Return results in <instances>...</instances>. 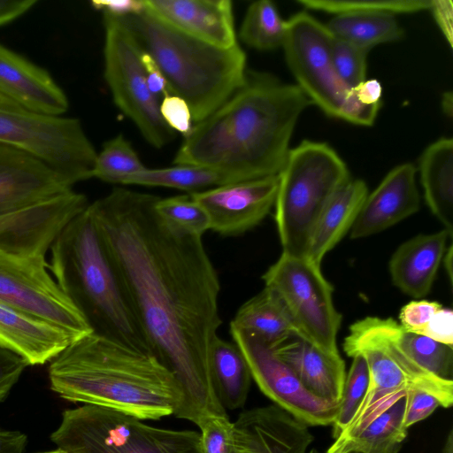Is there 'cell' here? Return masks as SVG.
I'll use <instances>...</instances> for the list:
<instances>
[{"instance_id": "obj_14", "label": "cell", "mask_w": 453, "mask_h": 453, "mask_svg": "<svg viewBox=\"0 0 453 453\" xmlns=\"http://www.w3.org/2000/svg\"><path fill=\"white\" fill-rule=\"evenodd\" d=\"M230 334L247 361L252 379L275 405L308 426L333 424L340 403L311 394L274 350L256 336L234 328H230Z\"/></svg>"}, {"instance_id": "obj_40", "label": "cell", "mask_w": 453, "mask_h": 453, "mask_svg": "<svg viewBox=\"0 0 453 453\" xmlns=\"http://www.w3.org/2000/svg\"><path fill=\"white\" fill-rule=\"evenodd\" d=\"M160 114L175 133L188 135L193 127L189 106L185 100L175 95H168L160 101Z\"/></svg>"}, {"instance_id": "obj_55", "label": "cell", "mask_w": 453, "mask_h": 453, "mask_svg": "<svg viewBox=\"0 0 453 453\" xmlns=\"http://www.w3.org/2000/svg\"><path fill=\"white\" fill-rule=\"evenodd\" d=\"M308 453H320V452L316 449H311V450L308 451ZM349 453H358V452H349Z\"/></svg>"}, {"instance_id": "obj_9", "label": "cell", "mask_w": 453, "mask_h": 453, "mask_svg": "<svg viewBox=\"0 0 453 453\" xmlns=\"http://www.w3.org/2000/svg\"><path fill=\"white\" fill-rule=\"evenodd\" d=\"M287 25L282 48L296 85L326 115L372 126L380 108L358 104L339 79L330 54L332 35L326 25L307 12L295 14Z\"/></svg>"}, {"instance_id": "obj_36", "label": "cell", "mask_w": 453, "mask_h": 453, "mask_svg": "<svg viewBox=\"0 0 453 453\" xmlns=\"http://www.w3.org/2000/svg\"><path fill=\"white\" fill-rule=\"evenodd\" d=\"M155 209L164 220L188 234L203 237L210 230L205 210L189 193L167 198L158 197Z\"/></svg>"}, {"instance_id": "obj_12", "label": "cell", "mask_w": 453, "mask_h": 453, "mask_svg": "<svg viewBox=\"0 0 453 453\" xmlns=\"http://www.w3.org/2000/svg\"><path fill=\"white\" fill-rule=\"evenodd\" d=\"M104 79L118 108L137 127L144 139L161 149L175 136L160 114V100L150 91L141 50L126 27L103 15Z\"/></svg>"}, {"instance_id": "obj_3", "label": "cell", "mask_w": 453, "mask_h": 453, "mask_svg": "<svg viewBox=\"0 0 453 453\" xmlns=\"http://www.w3.org/2000/svg\"><path fill=\"white\" fill-rule=\"evenodd\" d=\"M50 388L73 402L118 411L140 420L175 415L182 392L154 355L90 333L50 361Z\"/></svg>"}, {"instance_id": "obj_1", "label": "cell", "mask_w": 453, "mask_h": 453, "mask_svg": "<svg viewBox=\"0 0 453 453\" xmlns=\"http://www.w3.org/2000/svg\"><path fill=\"white\" fill-rule=\"evenodd\" d=\"M158 197L114 188L89 207L150 352L180 386L174 416L198 426L227 416L210 371L222 323L219 279L202 237L164 220L155 209Z\"/></svg>"}, {"instance_id": "obj_23", "label": "cell", "mask_w": 453, "mask_h": 453, "mask_svg": "<svg viewBox=\"0 0 453 453\" xmlns=\"http://www.w3.org/2000/svg\"><path fill=\"white\" fill-rule=\"evenodd\" d=\"M273 349L311 394L340 403L347 373L339 352L324 350L298 336Z\"/></svg>"}, {"instance_id": "obj_45", "label": "cell", "mask_w": 453, "mask_h": 453, "mask_svg": "<svg viewBox=\"0 0 453 453\" xmlns=\"http://www.w3.org/2000/svg\"><path fill=\"white\" fill-rule=\"evenodd\" d=\"M91 5L97 11L115 19L137 14L146 9L145 0H96Z\"/></svg>"}, {"instance_id": "obj_5", "label": "cell", "mask_w": 453, "mask_h": 453, "mask_svg": "<svg viewBox=\"0 0 453 453\" xmlns=\"http://www.w3.org/2000/svg\"><path fill=\"white\" fill-rule=\"evenodd\" d=\"M116 19L157 64L171 94L186 101L195 124L224 104L245 81L246 54L239 43L230 48L208 43L168 25L147 7Z\"/></svg>"}, {"instance_id": "obj_24", "label": "cell", "mask_w": 453, "mask_h": 453, "mask_svg": "<svg viewBox=\"0 0 453 453\" xmlns=\"http://www.w3.org/2000/svg\"><path fill=\"white\" fill-rule=\"evenodd\" d=\"M452 236L444 228L434 234L416 235L402 243L388 264L392 283L413 298L426 296L448 248V239Z\"/></svg>"}, {"instance_id": "obj_52", "label": "cell", "mask_w": 453, "mask_h": 453, "mask_svg": "<svg viewBox=\"0 0 453 453\" xmlns=\"http://www.w3.org/2000/svg\"><path fill=\"white\" fill-rule=\"evenodd\" d=\"M453 106V96L452 92H446L442 97V109L445 114L451 117Z\"/></svg>"}, {"instance_id": "obj_39", "label": "cell", "mask_w": 453, "mask_h": 453, "mask_svg": "<svg viewBox=\"0 0 453 453\" xmlns=\"http://www.w3.org/2000/svg\"><path fill=\"white\" fill-rule=\"evenodd\" d=\"M368 52L332 35V63L339 79L349 90L366 80Z\"/></svg>"}, {"instance_id": "obj_16", "label": "cell", "mask_w": 453, "mask_h": 453, "mask_svg": "<svg viewBox=\"0 0 453 453\" xmlns=\"http://www.w3.org/2000/svg\"><path fill=\"white\" fill-rule=\"evenodd\" d=\"M89 203L73 190L23 210L0 216V250L45 255L58 232Z\"/></svg>"}, {"instance_id": "obj_54", "label": "cell", "mask_w": 453, "mask_h": 453, "mask_svg": "<svg viewBox=\"0 0 453 453\" xmlns=\"http://www.w3.org/2000/svg\"><path fill=\"white\" fill-rule=\"evenodd\" d=\"M38 453H67L62 449H53V450H49V451H44V452H38Z\"/></svg>"}, {"instance_id": "obj_48", "label": "cell", "mask_w": 453, "mask_h": 453, "mask_svg": "<svg viewBox=\"0 0 453 453\" xmlns=\"http://www.w3.org/2000/svg\"><path fill=\"white\" fill-rule=\"evenodd\" d=\"M429 10L432 11L439 27L441 29L449 43L452 46V2L449 0H432V5Z\"/></svg>"}, {"instance_id": "obj_11", "label": "cell", "mask_w": 453, "mask_h": 453, "mask_svg": "<svg viewBox=\"0 0 453 453\" xmlns=\"http://www.w3.org/2000/svg\"><path fill=\"white\" fill-rule=\"evenodd\" d=\"M262 279L282 300L298 337L324 350L339 352L336 338L342 315L334 304V288L322 274L320 265L305 256L282 252Z\"/></svg>"}, {"instance_id": "obj_30", "label": "cell", "mask_w": 453, "mask_h": 453, "mask_svg": "<svg viewBox=\"0 0 453 453\" xmlns=\"http://www.w3.org/2000/svg\"><path fill=\"white\" fill-rule=\"evenodd\" d=\"M326 27L334 37L368 51L378 44L397 41L403 34L395 15L381 12L336 14Z\"/></svg>"}, {"instance_id": "obj_51", "label": "cell", "mask_w": 453, "mask_h": 453, "mask_svg": "<svg viewBox=\"0 0 453 453\" xmlns=\"http://www.w3.org/2000/svg\"><path fill=\"white\" fill-rule=\"evenodd\" d=\"M452 258H453V247L452 244L448 246L444 254V264L446 272L448 273L449 281L452 282Z\"/></svg>"}, {"instance_id": "obj_19", "label": "cell", "mask_w": 453, "mask_h": 453, "mask_svg": "<svg viewBox=\"0 0 453 453\" xmlns=\"http://www.w3.org/2000/svg\"><path fill=\"white\" fill-rule=\"evenodd\" d=\"M145 3L155 16L195 38L222 48L238 43L229 0H145Z\"/></svg>"}, {"instance_id": "obj_8", "label": "cell", "mask_w": 453, "mask_h": 453, "mask_svg": "<svg viewBox=\"0 0 453 453\" xmlns=\"http://www.w3.org/2000/svg\"><path fill=\"white\" fill-rule=\"evenodd\" d=\"M50 440L67 453H200L196 431L158 428L90 404L64 411Z\"/></svg>"}, {"instance_id": "obj_34", "label": "cell", "mask_w": 453, "mask_h": 453, "mask_svg": "<svg viewBox=\"0 0 453 453\" xmlns=\"http://www.w3.org/2000/svg\"><path fill=\"white\" fill-rule=\"evenodd\" d=\"M142 164L131 143L121 134L105 142L97 153L93 177L109 183L143 171Z\"/></svg>"}, {"instance_id": "obj_10", "label": "cell", "mask_w": 453, "mask_h": 453, "mask_svg": "<svg viewBox=\"0 0 453 453\" xmlns=\"http://www.w3.org/2000/svg\"><path fill=\"white\" fill-rule=\"evenodd\" d=\"M0 143L35 156L73 184L93 177L97 152L78 119L38 112L0 95Z\"/></svg>"}, {"instance_id": "obj_43", "label": "cell", "mask_w": 453, "mask_h": 453, "mask_svg": "<svg viewBox=\"0 0 453 453\" xmlns=\"http://www.w3.org/2000/svg\"><path fill=\"white\" fill-rule=\"evenodd\" d=\"M27 365L24 358L0 347V403L8 397Z\"/></svg>"}, {"instance_id": "obj_29", "label": "cell", "mask_w": 453, "mask_h": 453, "mask_svg": "<svg viewBox=\"0 0 453 453\" xmlns=\"http://www.w3.org/2000/svg\"><path fill=\"white\" fill-rule=\"evenodd\" d=\"M210 371L216 396L225 410L242 407L251 383V373L239 347L219 336L210 349Z\"/></svg>"}, {"instance_id": "obj_4", "label": "cell", "mask_w": 453, "mask_h": 453, "mask_svg": "<svg viewBox=\"0 0 453 453\" xmlns=\"http://www.w3.org/2000/svg\"><path fill=\"white\" fill-rule=\"evenodd\" d=\"M50 249L49 270L92 332L151 353L89 204L65 225Z\"/></svg>"}, {"instance_id": "obj_15", "label": "cell", "mask_w": 453, "mask_h": 453, "mask_svg": "<svg viewBox=\"0 0 453 453\" xmlns=\"http://www.w3.org/2000/svg\"><path fill=\"white\" fill-rule=\"evenodd\" d=\"M279 176H268L189 193L206 211L210 230L238 236L259 225L274 206Z\"/></svg>"}, {"instance_id": "obj_25", "label": "cell", "mask_w": 453, "mask_h": 453, "mask_svg": "<svg viewBox=\"0 0 453 453\" xmlns=\"http://www.w3.org/2000/svg\"><path fill=\"white\" fill-rule=\"evenodd\" d=\"M367 195V186L362 180H350L342 187L320 214L305 257L320 265L324 257L350 231Z\"/></svg>"}, {"instance_id": "obj_37", "label": "cell", "mask_w": 453, "mask_h": 453, "mask_svg": "<svg viewBox=\"0 0 453 453\" xmlns=\"http://www.w3.org/2000/svg\"><path fill=\"white\" fill-rule=\"evenodd\" d=\"M344 382L339 409L333 422V436L336 439L349 425L357 412L367 392L370 381L369 369L365 359L356 355Z\"/></svg>"}, {"instance_id": "obj_20", "label": "cell", "mask_w": 453, "mask_h": 453, "mask_svg": "<svg viewBox=\"0 0 453 453\" xmlns=\"http://www.w3.org/2000/svg\"><path fill=\"white\" fill-rule=\"evenodd\" d=\"M0 95L38 112L61 116L68 98L51 75L0 43Z\"/></svg>"}, {"instance_id": "obj_44", "label": "cell", "mask_w": 453, "mask_h": 453, "mask_svg": "<svg viewBox=\"0 0 453 453\" xmlns=\"http://www.w3.org/2000/svg\"><path fill=\"white\" fill-rule=\"evenodd\" d=\"M453 347V311L441 307L418 334Z\"/></svg>"}, {"instance_id": "obj_41", "label": "cell", "mask_w": 453, "mask_h": 453, "mask_svg": "<svg viewBox=\"0 0 453 453\" xmlns=\"http://www.w3.org/2000/svg\"><path fill=\"white\" fill-rule=\"evenodd\" d=\"M441 307L436 301H411L402 307L399 324L404 330L418 334Z\"/></svg>"}, {"instance_id": "obj_28", "label": "cell", "mask_w": 453, "mask_h": 453, "mask_svg": "<svg viewBox=\"0 0 453 453\" xmlns=\"http://www.w3.org/2000/svg\"><path fill=\"white\" fill-rule=\"evenodd\" d=\"M230 328L254 335L272 349L297 336L282 300L266 286L239 308Z\"/></svg>"}, {"instance_id": "obj_38", "label": "cell", "mask_w": 453, "mask_h": 453, "mask_svg": "<svg viewBox=\"0 0 453 453\" xmlns=\"http://www.w3.org/2000/svg\"><path fill=\"white\" fill-rule=\"evenodd\" d=\"M200 428V453H250L241 429L228 416H210Z\"/></svg>"}, {"instance_id": "obj_42", "label": "cell", "mask_w": 453, "mask_h": 453, "mask_svg": "<svg viewBox=\"0 0 453 453\" xmlns=\"http://www.w3.org/2000/svg\"><path fill=\"white\" fill-rule=\"evenodd\" d=\"M407 396V405L403 418V426L406 429L417 422L426 419L438 406H441L437 398L418 388H409Z\"/></svg>"}, {"instance_id": "obj_49", "label": "cell", "mask_w": 453, "mask_h": 453, "mask_svg": "<svg viewBox=\"0 0 453 453\" xmlns=\"http://www.w3.org/2000/svg\"><path fill=\"white\" fill-rule=\"evenodd\" d=\"M35 4L34 0H0V27L15 20Z\"/></svg>"}, {"instance_id": "obj_47", "label": "cell", "mask_w": 453, "mask_h": 453, "mask_svg": "<svg viewBox=\"0 0 453 453\" xmlns=\"http://www.w3.org/2000/svg\"><path fill=\"white\" fill-rule=\"evenodd\" d=\"M350 92L358 104L364 106L380 108L382 87L379 81L365 80Z\"/></svg>"}, {"instance_id": "obj_46", "label": "cell", "mask_w": 453, "mask_h": 453, "mask_svg": "<svg viewBox=\"0 0 453 453\" xmlns=\"http://www.w3.org/2000/svg\"><path fill=\"white\" fill-rule=\"evenodd\" d=\"M141 59L147 85L152 95L160 101L168 95H171L166 81L154 60L142 51H141Z\"/></svg>"}, {"instance_id": "obj_7", "label": "cell", "mask_w": 453, "mask_h": 453, "mask_svg": "<svg viewBox=\"0 0 453 453\" xmlns=\"http://www.w3.org/2000/svg\"><path fill=\"white\" fill-rule=\"evenodd\" d=\"M391 318L365 317L349 326L342 348L350 357L360 355L367 364L370 381L365 396L342 433L356 431L384 411L409 388L424 390L444 408L453 403V382L429 374L415 364L395 342Z\"/></svg>"}, {"instance_id": "obj_53", "label": "cell", "mask_w": 453, "mask_h": 453, "mask_svg": "<svg viewBox=\"0 0 453 453\" xmlns=\"http://www.w3.org/2000/svg\"><path fill=\"white\" fill-rule=\"evenodd\" d=\"M442 453H453V432L450 430L447 437Z\"/></svg>"}, {"instance_id": "obj_21", "label": "cell", "mask_w": 453, "mask_h": 453, "mask_svg": "<svg viewBox=\"0 0 453 453\" xmlns=\"http://www.w3.org/2000/svg\"><path fill=\"white\" fill-rule=\"evenodd\" d=\"M75 340L66 330L0 302V347L28 365L50 362Z\"/></svg>"}, {"instance_id": "obj_32", "label": "cell", "mask_w": 453, "mask_h": 453, "mask_svg": "<svg viewBox=\"0 0 453 453\" xmlns=\"http://www.w3.org/2000/svg\"><path fill=\"white\" fill-rule=\"evenodd\" d=\"M393 332L398 346L415 364L435 378L453 382V347L406 331L396 320Z\"/></svg>"}, {"instance_id": "obj_50", "label": "cell", "mask_w": 453, "mask_h": 453, "mask_svg": "<svg viewBox=\"0 0 453 453\" xmlns=\"http://www.w3.org/2000/svg\"><path fill=\"white\" fill-rule=\"evenodd\" d=\"M27 445L23 433L0 428V453H23Z\"/></svg>"}, {"instance_id": "obj_2", "label": "cell", "mask_w": 453, "mask_h": 453, "mask_svg": "<svg viewBox=\"0 0 453 453\" xmlns=\"http://www.w3.org/2000/svg\"><path fill=\"white\" fill-rule=\"evenodd\" d=\"M311 104L297 85L247 71L242 85L184 136L173 163L211 168L239 181L278 175L297 120Z\"/></svg>"}, {"instance_id": "obj_33", "label": "cell", "mask_w": 453, "mask_h": 453, "mask_svg": "<svg viewBox=\"0 0 453 453\" xmlns=\"http://www.w3.org/2000/svg\"><path fill=\"white\" fill-rule=\"evenodd\" d=\"M288 32L275 4L269 0L253 2L247 9L239 36L248 46L259 50L282 47Z\"/></svg>"}, {"instance_id": "obj_22", "label": "cell", "mask_w": 453, "mask_h": 453, "mask_svg": "<svg viewBox=\"0 0 453 453\" xmlns=\"http://www.w3.org/2000/svg\"><path fill=\"white\" fill-rule=\"evenodd\" d=\"M234 423L250 453H308L313 441L308 426L275 404L244 411Z\"/></svg>"}, {"instance_id": "obj_26", "label": "cell", "mask_w": 453, "mask_h": 453, "mask_svg": "<svg viewBox=\"0 0 453 453\" xmlns=\"http://www.w3.org/2000/svg\"><path fill=\"white\" fill-rule=\"evenodd\" d=\"M407 391L357 431L341 434L326 453H398L407 436Z\"/></svg>"}, {"instance_id": "obj_6", "label": "cell", "mask_w": 453, "mask_h": 453, "mask_svg": "<svg viewBox=\"0 0 453 453\" xmlns=\"http://www.w3.org/2000/svg\"><path fill=\"white\" fill-rule=\"evenodd\" d=\"M278 176L273 207L282 252L304 257L320 214L349 173L329 145L304 140L290 149Z\"/></svg>"}, {"instance_id": "obj_18", "label": "cell", "mask_w": 453, "mask_h": 453, "mask_svg": "<svg viewBox=\"0 0 453 453\" xmlns=\"http://www.w3.org/2000/svg\"><path fill=\"white\" fill-rule=\"evenodd\" d=\"M419 206L415 166L410 163L397 165L368 193L349 237L364 238L384 231L416 213Z\"/></svg>"}, {"instance_id": "obj_35", "label": "cell", "mask_w": 453, "mask_h": 453, "mask_svg": "<svg viewBox=\"0 0 453 453\" xmlns=\"http://www.w3.org/2000/svg\"><path fill=\"white\" fill-rule=\"evenodd\" d=\"M306 9L333 13L381 12L392 15L412 13L429 10L432 0H381V1H335V0H298Z\"/></svg>"}, {"instance_id": "obj_17", "label": "cell", "mask_w": 453, "mask_h": 453, "mask_svg": "<svg viewBox=\"0 0 453 453\" xmlns=\"http://www.w3.org/2000/svg\"><path fill=\"white\" fill-rule=\"evenodd\" d=\"M73 185L35 156L0 143V216L61 196Z\"/></svg>"}, {"instance_id": "obj_31", "label": "cell", "mask_w": 453, "mask_h": 453, "mask_svg": "<svg viewBox=\"0 0 453 453\" xmlns=\"http://www.w3.org/2000/svg\"><path fill=\"white\" fill-rule=\"evenodd\" d=\"M240 182L234 176L203 166L174 165L171 167L149 169L119 178L115 184L165 187L188 191H202Z\"/></svg>"}, {"instance_id": "obj_13", "label": "cell", "mask_w": 453, "mask_h": 453, "mask_svg": "<svg viewBox=\"0 0 453 453\" xmlns=\"http://www.w3.org/2000/svg\"><path fill=\"white\" fill-rule=\"evenodd\" d=\"M0 302L54 324L77 339L92 333L82 314L50 274L45 255L0 250Z\"/></svg>"}, {"instance_id": "obj_27", "label": "cell", "mask_w": 453, "mask_h": 453, "mask_svg": "<svg viewBox=\"0 0 453 453\" xmlns=\"http://www.w3.org/2000/svg\"><path fill=\"white\" fill-rule=\"evenodd\" d=\"M420 181L431 212L453 234V139L430 144L419 159Z\"/></svg>"}]
</instances>
